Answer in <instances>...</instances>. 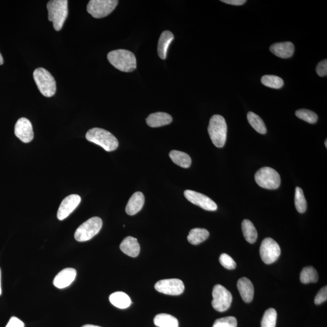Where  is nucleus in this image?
Returning <instances> with one entry per match:
<instances>
[{"label":"nucleus","mask_w":327,"mask_h":327,"mask_svg":"<svg viewBox=\"0 0 327 327\" xmlns=\"http://www.w3.org/2000/svg\"><path fill=\"white\" fill-rule=\"evenodd\" d=\"M169 156L172 161L177 165L183 168H189L191 166L192 159L191 156L183 151L172 150L169 153Z\"/></svg>","instance_id":"nucleus-23"},{"label":"nucleus","mask_w":327,"mask_h":327,"mask_svg":"<svg viewBox=\"0 0 327 327\" xmlns=\"http://www.w3.org/2000/svg\"><path fill=\"white\" fill-rule=\"evenodd\" d=\"M107 59L113 67L124 72H133L136 68V59L132 52L124 49L111 51Z\"/></svg>","instance_id":"nucleus-1"},{"label":"nucleus","mask_w":327,"mask_h":327,"mask_svg":"<svg viewBox=\"0 0 327 327\" xmlns=\"http://www.w3.org/2000/svg\"><path fill=\"white\" fill-rule=\"evenodd\" d=\"M77 276V271L74 268H67L61 270L55 277L54 285L59 289L65 288L72 284Z\"/></svg>","instance_id":"nucleus-15"},{"label":"nucleus","mask_w":327,"mask_h":327,"mask_svg":"<svg viewBox=\"0 0 327 327\" xmlns=\"http://www.w3.org/2000/svg\"><path fill=\"white\" fill-rule=\"evenodd\" d=\"M271 53L276 57L281 58H288L293 56L294 46L289 42L277 43L271 45L270 48Z\"/></svg>","instance_id":"nucleus-16"},{"label":"nucleus","mask_w":327,"mask_h":327,"mask_svg":"<svg viewBox=\"0 0 327 327\" xmlns=\"http://www.w3.org/2000/svg\"><path fill=\"white\" fill-rule=\"evenodd\" d=\"M172 120L173 119L169 114L156 112L150 114L146 119V122L151 127H159L171 124Z\"/></svg>","instance_id":"nucleus-20"},{"label":"nucleus","mask_w":327,"mask_h":327,"mask_svg":"<svg viewBox=\"0 0 327 327\" xmlns=\"http://www.w3.org/2000/svg\"><path fill=\"white\" fill-rule=\"evenodd\" d=\"M2 293V284H1V269H0V296H1Z\"/></svg>","instance_id":"nucleus-41"},{"label":"nucleus","mask_w":327,"mask_h":327,"mask_svg":"<svg viewBox=\"0 0 327 327\" xmlns=\"http://www.w3.org/2000/svg\"><path fill=\"white\" fill-rule=\"evenodd\" d=\"M47 9L49 21L53 23L55 31H60L68 16V1L52 0L47 5Z\"/></svg>","instance_id":"nucleus-2"},{"label":"nucleus","mask_w":327,"mask_h":327,"mask_svg":"<svg viewBox=\"0 0 327 327\" xmlns=\"http://www.w3.org/2000/svg\"><path fill=\"white\" fill-rule=\"evenodd\" d=\"M242 230L245 240L250 244L255 243L258 238V232L252 222L248 220L242 221Z\"/></svg>","instance_id":"nucleus-25"},{"label":"nucleus","mask_w":327,"mask_h":327,"mask_svg":"<svg viewBox=\"0 0 327 327\" xmlns=\"http://www.w3.org/2000/svg\"><path fill=\"white\" fill-rule=\"evenodd\" d=\"M110 302L116 307L120 309H125L132 303L130 297L124 292L118 291L112 293L109 297Z\"/></svg>","instance_id":"nucleus-22"},{"label":"nucleus","mask_w":327,"mask_h":327,"mask_svg":"<svg viewBox=\"0 0 327 327\" xmlns=\"http://www.w3.org/2000/svg\"><path fill=\"white\" fill-rule=\"evenodd\" d=\"M247 119L249 124L257 132L260 134H265L267 133V128L265 126L264 122L259 117L258 115L252 112L247 114Z\"/></svg>","instance_id":"nucleus-27"},{"label":"nucleus","mask_w":327,"mask_h":327,"mask_svg":"<svg viewBox=\"0 0 327 327\" xmlns=\"http://www.w3.org/2000/svg\"><path fill=\"white\" fill-rule=\"evenodd\" d=\"M144 202V195L142 193L135 192L128 200L126 208H125V212L128 215H135L142 209Z\"/></svg>","instance_id":"nucleus-18"},{"label":"nucleus","mask_w":327,"mask_h":327,"mask_svg":"<svg viewBox=\"0 0 327 327\" xmlns=\"http://www.w3.org/2000/svg\"><path fill=\"white\" fill-rule=\"evenodd\" d=\"M296 116L297 118L308 122L309 124H314L317 121L318 116L316 113L307 109H299L297 110Z\"/></svg>","instance_id":"nucleus-32"},{"label":"nucleus","mask_w":327,"mask_h":327,"mask_svg":"<svg viewBox=\"0 0 327 327\" xmlns=\"http://www.w3.org/2000/svg\"><path fill=\"white\" fill-rule=\"evenodd\" d=\"M174 40V34L171 31H166L160 35L157 45V54L162 60H166L167 57L169 47Z\"/></svg>","instance_id":"nucleus-21"},{"label":"nucleus","mask_w":327,"mask_h":327,"mask_svg":"<svg viewBox=\"0 0 327 327\" xmlns=\"http://www.w3.org/2000/svg\"><path fill=\"white\" fill-rule=\"evenodd\" d=\"M103 221L100 218L93 217L84 222L75 233V239L78 242L89 241L100 232Z\"/></svg>","instance_id":"nucleus-6"},{"label":"nucleus","mask_w":327,"mask_h":327,"mask_svg":"<svg viewBox=\"0 0 327 327\" xmlns=\"http://www.w3.org/2000/svg\"><path fill=\"white\" fill-rule=\"evenodd\" d=\"M237 287L242 299L247 303L252 301L254 296V287L252 282L247 277H242L237 283Z\"/></svg>","instance_id":"nucleus-17"},{"label":"nucleus","mask_w":327,"mask_h":327,"mask_svg":"<svg viewBox=\"0 0 327 327\" xmlns=\"http://www.w3.org/2000/svg\"><path fill=\"white\" fill-rule=\"evenodd\" d=\"M222 2L233 6H241L246 3L245 0H222Z\"/></svg>","instance_id":"nucleus-38"},{"label":"nucleus","mask_w":327,"mask_h":327,"mask_svg":"<svg viewBox=\"0 0 327 327\" xmlns=\"http://www.w3.org/2000/svg\"><path fill=\"white\" fill-rule=\"evenodd\" d=\"M294 204H295L297 211L300 214H303L306 210L307 204L305 196L302 189L297 187L295 190V197H294Z\"/></svg>","instance_id":"nucleus-30"},{"label":"nucleus","mask_w":327,"mask_h":327,"mask_svg":"<svg viewBox=\"0 0 327 327\" xmlns=\"http://www.w3.org/2000/svg\"><path fill=\"white\" fill-rule=\"evenodd\" d=\"M4 63V58L2 57V55L0 53V65H2Z\"/></svg>","instance_id":"nucleus-40"},{"label":"nucleus","mask_w":327,"mask_h":327,"mask_svg":"<svg viewBox=\"0 0 327 327\" xmlns=\"http://www.w3.org/2000/svg\"><path fill=\"white\" fill-rule=\"evenodd\" d=\"M316 72L319 77H325L327 74V60H324L318 63Z\"/></svg>","instance_id":"nucleus-36"},{"label":"nucleus","mask_w":327,"mask_h":327,"mask_svg":"<svg viewBox=\"0 0 327 327\" xmlns=\"http://www.w3.org/2000/svg\"><path fill=\"white\" fill-rule=\"evenodd\" d=\"M81 198L78 195H71L64 198L57 213L58 220L63 221L69 217L80 204Z\"/></svg>","instance_id":"nucleus-13"},{"label":"nucleus","mask_w":327,"mask_h":327,"mask_svg":"<svg viewBox=\"0 0 327 327\" xmlns=\"http://www.w3.org/2000/svg\"><path fill=\"white\" fill-rule=\"evenodd\" d=\"M325 147H327V139L325 140Z\"/></svg>","instance_id":"nucleus-42"},{"label":"nucleus","mask_w":327,"mask_h":327,"mask_svg":"<svg viewBox=\"0 0 327 327\" xmlns=\"http://www.w3.org/2000/svg\"><path fill=\"white\" fill-rule=\"evenodd\" d=\"M220 262L221 264L228 270H233L236 267L234 259L226 253L222 254L220 257Z\"/></svg>","instance_id":"nucleus-34"},{"label":"nucleus","mask_w":327,"mask_h":327,"mask_svg":"<svg viewBox=\"0 0 327 327\" xmlns=\"http://www.w3.org/2000/svg\"><path fill=\"white\" fill-rule=\"evenodd\" d=\"M35 82L42 94L46 97H52L57 91L56 81L48 71L39 68L33 74Z\"/></svg>","instance_id":"nucleus-5"},{"label":"nucleus","mask_w":327,"mask_h":327,"mask_svg":"<svg viewBox=\"0 0 327 327\" xmlns=\"http://www.w3.org/2000/svg\"><path fill=\"white\" fill-rule=\"evenodd\" d=\"M281 252L279 244L272 238H267L262 242L260 255L265 264H271L276 261L281 255Z\"/></svg>","instance_id":"nucleus-10"},{"label":"nucleus","mask_w":327,"mask_h":327,"mask_svg":"<svg viewBox=\"0 0 327 327\" xmlns=\"http://www.w3.org/2000/svg\"><path fill=\"white\" fill-rule=\"evenodd\" d=\"M15 135L23 142L32 141L34 133L31 121L26 118H20L15 125Z\"/></svg>","instance_id":"nucleus-14"},{"label":"nucleus","mask_w":327,"mask_h":327,"mask_svg":"<svg viewBox=\"0 0 327 327\" xmlns=\"http://www.w3.org/2000/svg\"><path fill=\"white\" fill-rule=\"evenodd\" d=\"M82 327H101V326L94 325H90V324H87V325H84Z\"/></svg>","instance_id":"nucleus-39"},{"label":"nucleus","mask_w":327,"mask_h":327,"mask_svg":"<svg viewBox=\"0 0 327 327\" xmlns=\"http://www.w3.org/2000/svg\"><path fill=\"white\" fill-rule=\"evenodd\" d=\"M86 138L89 141L101 146L107 151L115 150L119 145L116 137L103 128H91L87 132Z\"/></svg>","instance_id":"nucleus-3"},{"label":"nucleus","mask_w":327,"mask_h":327,"mask_svg":"<svg viewBox=\"0 0 327 327\" xmlns=\"http://www.w3.org/2000/svg\"><path fill=\"white\" fill-rule=\"evenodd\" d=\"M154 288L160 293L172 296L180 295L185 288L183 282L178 279L160 280L154 285Z\"/></svg>","instance_id":"nucleus-11"},{"label":"nucleus","mask_w":327,"mask_h":327,"mask_svg":"<svg viewBox=\"0 0 327 327\" xmlns=\"http://www.w3.org/2000/svg\"><path fill=\"white\" fill-rule=\"evenodd\" d=\"M6 327H25V323L19 318L12 317Z\"/></svg>","instance_id":"nucleus-37"},{"label":"nucleus","mask_w":327,"mask_h":327,"mask_svg":"<svg viewBox=\"0 0 327 327\" xmlns=\"http://www.w3.org/2000/svg\"><path fill=\"white\" fill-rule=\"evenodd\" d=\"M117 0H91L87 7L88 13L95 19L109 16L118 5Z\"/></svg>","instance_id":"nucleus-8"},{"label":"nucleus","mask_w":327,"mask_h":327,"mask_svg":"<svg viewBox=\"0 0 327 327\" xmlns=\"http://www.w3.org/2000/svg\"><path fill=\"white\" fill-rule=\"evenodd\" d=\"M185 196L187 200L208 211H215L218 209L217 204L207 196L199 192L187 190L185 192Z\"/></svg>","instance_id":"nucleus-12"},{"label":"nucleus","mask_w":327,"mask_h":327,"mask_svg":"<svg viewBox=\"0 0 327 327\" xmlns=\"http://www.w3.org/2000/svg\"><path fill=\"white\" fill-rule=\"evenodd\" d=\"M257 184L262 188L275 190L281 185V177L274 169L265 167L260 169L255 176Z\"/></svg>","instance_id":"nucleus-7"},{"label":"nucleus","mask_w":327,"mask_h":327,"mask_svg":"<svg viewBox=\"0 0 327 327\" xmlns=\"http://www.w3.org/2000/svg\"><path fill=\"white\" fill-rule=\"evenodd\" d=\"M208 230L201 228L191 230L188 236V240L193 245H198L205 241L209 236Z\"/></svg>","instance_id":"nucleus-26"},{"label":"nucleus","mask_w":327,"mask_h":327,"mask_svg":"<svg viewBox=\"0 0 327 327\" xmlns=\"http://www.w3.org/2000/svg\"><path fill=\"white\" fill-rule=\"evenodd\" d=\"M319 278L317 271L313 267L309 266L303 268L300 274V282L303 284H309L316 282Z\"/></svg>","instance_id":"nucleus-28"},{"label":"nucleus","mask_w":327,"mask_h":327,"mask_svg":"<svg viewBox=\"0 0 327 327\" xmlns=\"http://www.w3.org/2000/svg\"><path fill=\"white\" fill-rule=\"evenodd\" d=\"M120 249L125 255L135 258L139 254L140 245L136 238L127 236L122 241Z\"/></svg>","instance_id":"nucleus-19"},{"label":"nucleus","mask_w":327,"mask_h":327,"mask_svg":"<svg viewBox=\"0 0 327 327\" xmlns=\"http://www.w3.org/2000/svg\"><path fill=\"white\" fill-rule=\"evenodd\" d=\"M154 325L158 327H178L179 322L176 317L171 314L161 313L154 318Z\"/></svg>","instance_id":"nucleus-24"},{"label":"nucleus","mask_w":327,"mask_h":327,"mask_svg":"<svg viewBox=\"0 0 327 327\" xmlns=\"http://www.w3.org/2000/svg\"><path fill=\"white\" fill-rule=\"evenodd\" d=\"M261 83L270 88L279 89L284 85V81L276 75H266L261 78Z\"/></svg>","instance_id":"nucleus-29"},{"label":"nucleus","mask_w":327,"mask_h":327,"mask_svg":"<svg viewBox=\"0 0 327 327\" xmlns=\"http://www.w3.org/2000/svg\"><path fill=\"white\" fill-rule=\"evenodd\" d=\"M237 325L236 317L228 316L216 320L213 327H237Z\"/></svg>","instance_id":"nucleus-33"},{"label":"nucleus","mask_w":327,"mask_h":327,"mask_svg":"<svg viewBox=\"0 0 327 327\" xmlns=\"http://www.w3.org/2000/svg\"><path fill=\"white\" fill-rule=\"evenodd\" d=\"M277 312L274 308H269L265 311L261 320V327H276Z\"/></svg>","instance_id":"nucleus-31"},{"label":"nucleus","mask_w":327,"mask_h":327,"mask_svg":"<svg viewBox=\"0 0 327 327\" xmlns=\"http://www.w3.org/2000/svg\"><path fill=\"white\" fill-rule=\"evenodd\" d=\"M208 132L216 147H224L227 140V125L223 116L220 115L212 116L210 120Z\"/></svg>","instance_id":"nucleus-4"},{"label":"nucleus","mask_w":327,"mask_h":327,"mask_svg":"<svg viewBox=\"0 0 327 327\" xmlns=\"http://www.w3.org/2000/svg\"><path fill=\"white\" fill-rule=\"evenodd\" d=\"M327 299V287H325L321 288L318 292L317 295L314 298L315 304L320 305L324 302H325Z\"/></svg>","instance_id":"nucleus-35"},{"label":"nucleus","mask_w":327,"mask_h":327,"mask_svg":"<svg viewBox=\"0 0 327 327\" xmlns=\"http://www.w3.org/2000/svg\"><path fill=\"white\" fill-rule=\"evenodd\" d=\"M212 304L216 310L226 311L231 306L233 297L232 293L223 285H216L212 291Z\"/></svg>","instance_id":"nucleus-9"}]
</instances>
